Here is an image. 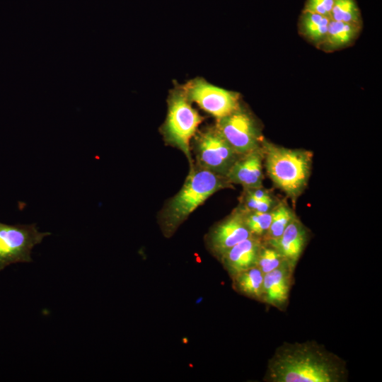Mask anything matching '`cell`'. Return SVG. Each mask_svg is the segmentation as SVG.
Here are the masks:
<instances>
[{
    "mask_svg": "<svg viewBox=\"0 0 382 382\" xmlns=\"http://www.w3.org/2000/svg\"><path fill=\"white\" fill-rule=\"evenodd\" d=\"M345 360L315 341L284 342L268 361L267 382H345Z\"/></svg>",
    "mask_w": 382,
    "mask_h": 382,
    "instance_id": "cell-1",
    "label": "cell"
},
{
    "mask_svg": "<svg viewBox=\"0 0 382 382\" xmlns=\"http://www.w3.org/2000/svg\"><path fill=\"white\" fill-rule=\"evenodd\" d=\"M263 166L273 184L294 204L305 190L311 176L313 153L289 149L263 139Z\"/></svg>",
    "mask_w": 382,
    "mask_h": 382,
    "instance_id": "cell-2",
    "label": "cell"
},
{
    "mask_svg": "<svg viewBox=\"0 0 382 382\" xmlns=\"http://www.w3.org/2000/svg\"><path fill=\"white\" fill-rule=\"evenodd\" d=\"M226 177L192 166L180 190L163 211L161 226L166 236H171L199 205L217 191L230 187Z\"/></svg>",
    "mask_w": 382,
    "mask_h": 382,
    "instance_id": "cell-3",
    "label": "cell"
},
{
    "mask_svg": "<svg viewBox=\"0 0 382 382\" xmlns=\"http://www.w3.org/2000/svg\"><path fill=\"white\" fill-rule=\"evenodd\" d=\"M202 118L190 104L183 89L175 90L168 99V115L163 127L166 140L180 149L192 165L190 141Z\"/></svg>",
    "mask_w": 382,
    "mask_h": 382,
    "instance_id": "cell-4",
    "label": "cell"
},
{
    "mask_svg": "<svg viewBox=\"0 0 382 382\" xmlns=\"http://www.w3.org/2000/svg\"><path fill=\"white\" fill-rule=\"evenodd\" d=\"M51 235L35 224L9 225L0 222V271L11 264L32 262L33 248Z\"/></svg>",
    "mask_w": 382,
    "mask_h": 382,
    "instance_id": "cell-5",
    "label": "cell"
},
{
    "mask_svg": "<svg viewBox=\"0 0 382 382\" xmlns=\"http://www.w3.org/2000/svg\"><path fill=\"white\" fill-rule=\"evenodd\" d=\"M215 127L239 155L260 148L264 139L253 117L241 106L217 120Z\"/></svg>",
    "mask_w": 382,
    "mask_h": 382,
    "instance_id": "cell-6",
    "label": "cell"
},
{
    "mask_svg": "<svg viewBox=\"0 0 382 382\" xmlns=\"http://www.w3.org/2000/svg\"><path fill=\"white\" fill-rule=\"evenodd\" d=\"M195 147L199 166L224 177L241 156L234 151L216 127L199 133L195 139Z\"/></svg>",
    "mask_w": 382,
    "mask_h": 382,
    "instance_id": "cell-7",
    "label": "cell"
},
{
    "mask_svg": "<svg viewBox=\"0 0 382 382\" xmlns=\"http://www.w3.org/2000/svg\"><path fill=\"white\" fill-rule=\"evenodd\" d=\"M183 90L190 102L196 103L216 120L231 114L240 107L237 93L215 86L202 79L190 81Z\"/></svg>",
    "mask_w": 382,
    "mask_h": 382,
    "instance_id": "cell-8",
    "label": "cell"
},
{
    "mask_svg": "<svg viewBox=\"0 0 382 382\" xmlns=\"http://www.w3.org/2000/svg\"><path fill=\"white\" fill-rule=\"evenodd\" d=\"M253 236L244 219L241 207L210 231L207 236L208 247L219 259L237 243Z\"/></svg>",
    "mask_w": 382,
    "mask_h": 382,
    "instance_id": "cell-9",
    "label": "cell"
},
{
    "mask_svg": "<svg viewBox=\"0 0 382 382\" xmlns=\"http://www.w3.org/2000/svg\"><path fill=\"white\" fill-rule=\"evenodd\" d=\"M263 151L260 148L241 155L231 166L226 175L231 184H239L244 189L262 187Z\"/></svg>",
    "mask_w": 382,
    "mask_h": 382,
    "instance_id": "cell-10",
    "label": "cell"
},
{
    "mask_svg": "<svg viewBox=\"0 0 382 382\" xmlns=\"http://www.w3.org/2000/svg\"><path fill=\"white\" fill-rule=\"evenodd\" d=\"M294 271V267L285 262L265 274L262 301L283 311L288 303Z\"/></svg>",
    "mask_w": 382,
    "mask_h": 382,
    "instance_id": "cell-11",
    "label": "cell"
},
{
    "mask_svg": "<svg viewBox=\"0 0 382 382\" xmlns=\"http://www.w3.org/2000/svg\"><path fill=\"white\" fill-rule=\"evenodd\" d=\"M309 238V231L297 216L290 222L279 238L263 241L276 248L295 268Z\"/></svg>",
    "mask_w": 382,
    "mask_h": 382,
    "instance_id": "cell-12",
    "label": "cell"
},
{
    "mask_svg": "<svg viewBox=\"0 0 382 382\" xmlns=\"http://www.w3.org/2000/svg\"><path fill=\"white\" fill-rule=\"evenodd\" d=\"M262 244L261 238L251 236L237 243L223 254L219 260L231 277L257 266Z\"/></svg>",
    "mask_w": 382,
    "mask_h": 382,
    "instance_id": "cell-13",
    "label": "cell"
},
{
    "mask_svg": "<svg viewBox=\"0 0 382 382\" xmlns=\"http://www.w3.org/2000/svg\"><path fill=\"white\" fill-rule=\"evenodd\" d=\"M360 28L359 25L330 19L327 35L320 47L327 52L345 47L354 41Z\"/></svg>",
    "mask_w": 382,
    "mask_h": 382,
    "instance_id": "cell-14",
    "label": "cell"
},
{
    "mask_svg": "<svg viewBox=\"0 0 382 382\" xmlns=\"http://www.w3.org/2000/svg\"><path fill=\"white\" fill-rule=\"evenodd\" d=\"M231 278L233 287L237 292L262 301L264 274L257 266L238 273Z\"/></svg>",
    "mask_w": 382,
    "mask_h": 382,
    "instance_id": "cell-15",
    "label": "cell"
},
{
    "mask_svg": "<svg viewBox=\"0 0 382 382\" xmlns=\"http://www.w3.org/2000/svg\"><path fill=\"white\" fill-rule=\"evenodd\" d=\"M330 20L318 13L303 11L300 20V32L311 42L320 47L327 35Z\"/></svg>",
    "mask_w": 382,
    "mask_h": 382,
    "instance_id": "cell-16",
    "label": "cell"
},
{
    "mask_svg": "<svg viewBox=\"0 0 382 382\" xmlns=\"http://www.w3.org/2000/svg\"><path fill=\"white\" fill-rule=\"evenodd\" d=\"M296 216L295 212L285 200L277 202L272 209L271 224L262 241H272L279 238Z\"/></svg>",
    "mask_w": 382,
    "mask_h": 382,
    "instance_id": "cell-17",
    "label": "cell"
},
{
    "mask_svg": "<svg viewBox=\"0 0 382 382\" xmlns=\"http://www.w3.org/2000/svg\"><path fill=\"white\" fill-rule=\"evenodd\" d=\"M330 18L361 25L360 12L354 0H334Z\"/></svg>",
    "mask_w": 382,
    "mask_h": 382,
    "instance_id": "cell-18",
    "label": "cell"
},
{
    "mask_svg": "<svg viewBox=\"0 0 382 382\" xmlns=\"http://www.w3.org/2000/svg\"><path fill=\"white\" fill-rule=\"evenodd\" d=\"M243 211L245 224L251 235L262 240L271 224L272 211L267 212H247L244 209Z\"/></svg>",
    "mask_w": 382,
    "mask_h": 382,
    "instance_id": "cell-19",
    "label": "cell"
},
{
    "mask_svg": "<svg viewBox=\"0 0 382 382\" xmlns=\"http://www.w3.org/2000/svg\"><path fill=\"white\" fill-rule=\"evenodd\" d=\"M285 262L287 261L276 248L262 241L257 266L264 274L275 270Z\"/></svg>",
    "mask_w": 382,
    "mask_h": 382,
    "instance_id": "cell-20",
    "label": "cell"
},
{
    "mask_svg": "<svg viewBox=\"0 0 382 382\" xmlns=\"http://www.w3.org/2000/svg\"><path fill=\"white\" fill-rule=\"evenodd\" d=\"M243 206L241 207L247 212H267L272 211L277 202L274 198L260 200L245 192L243 199Z\"/></svg>",
    "mask_w": 382,
    "mask_h": 382,
    "instance_id": "cell-21",
    "label": "cell"
},
{
    "mask_svg": "<svg viewBox=\"0 0 382 382\" xmlns=\"http://www.w3.org/2000/svg\"><path fill=\"white\" fill-rule=\"evenodd\" d=\"M333 4L334 0H307L303 11L318 13L330 18Z\"/></svg>",
    "mask_w": 382,
    "mask_h": 382,
    "instance_id": "cell-22",
    "label": "cell"
},
{
    "mask_svg": "<svg viewBox=\"0 0 382 382\" xmlns=\"http://www.w3.org/2000/svg\"><path fill=\"white\" fill-rule=\"evenodd\" d=\"M245 191L257 199L265 200L273 198L270 192L262 187L252 189H245Z\"/></svg>",
    "mask_w": 382,
    "mask_h": 382,
    "instance_id": "cell-23",
    "label": "cell"
}]
</instances>
